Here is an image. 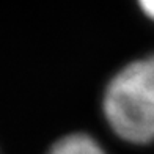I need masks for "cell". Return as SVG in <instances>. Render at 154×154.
I'll return each instance as SVG.
<instances>
[{"mask_svg":"<svg viewBox=\"0 0 154 154\" xmlns=\"http://www.w3.org/2000/svg\"><path fill=\"white\" fill-rule=\"evenodd\" d=\"M104 113L113 132L131 143L154 140V93L124 66L104 94Z\"/></svg>","mask_w":154,"mask_h":154,"instance_id":"obj_1","label":"cell"},{"mask_svg":"<svg viewBox=\"0 0 154 154\" xmlns=\"http://www.w3.org/2000/svg\"><path fill=\"white\" fill-rule=\"evenodd\" d=\"M49 154H104L101 146L85 134H71L60 138Z\"/></svg>","mask_w":154,"mask_h":154,"instance_id":"obj_2","label":"cell"},{"mask_svg":"<svg viewBox=\"0 0 154 154\" xmlns=\"http://www.w3.org/2000/svg\"><path fill=\"white\" fill-rule=\"evenodd\" d=\"M129 69L154 93V55L129 63Z\"/></svg>","mask_w":154,"mask_h":154,"instance_id":"obj_3","label":"cell"},{"mask_svg":"<svg viewBox=\"0 0 154 154\" xmlns=\"http://www.w3.org/2000/svg\"><path fill=\"white\" fill-rule=\"evenodd\" d=\"M138 5L146 16L154 19V0H138Z\"/></svg>","mask_w":154,"mask_h":154,"instance_id":"obj_4","label":"cell"}]
</instances>
